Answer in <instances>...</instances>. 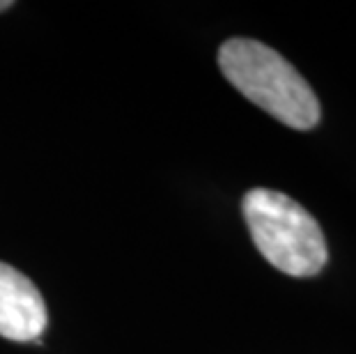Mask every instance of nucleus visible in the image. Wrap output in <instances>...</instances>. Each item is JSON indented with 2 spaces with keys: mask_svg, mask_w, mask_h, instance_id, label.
<instances>
[{
  "mask_svg": "<svg viewBox=\"0 0 356 354\" xmlns=\"http://www.w3.org/2000/svg\"><path fill=\"white\" fill-rule=\"evenodd\" d=\"M49 313L42 292L17 267L0 262V336L30 343L47 329Z\"/></svg>",
  "mask_w": 356,
  "mask_h": 354,
  "instance_id": "obj_3",
  "label": "nucleus"
},
{
  "mask_svg": "<svg viewBox=\"0 0 356 354\" xmlns=\"http://www.w3.org/2000/svg\"><path fill=\"white\" fill-rule=\"evenodd\" d=\"M218 67L248 102L278 122L299 131L313 129L320 122V102L310 83L290 60L267 44L244 37L223 42L218 49Z\"/></svg>",
  "mask_w": 356,
  "mask_h": 354,
  "instance_id": "obj_1",
  "label": "nucleus"
},
{
  "mask_svg": "<svg viewBox=\"0 0 356 354\" xmlns=\"http://www.w3.org/2000/svg\"><path fill=\"white\" fill-rule=\"evenodd\" d=\"M10 7H12V3H10V0H0V12L10 10Z\"/></svg>",
  "mask_w": 356,
  "mask_h": 354,
  "instance_id": "obj_4",
  "label": "nucleus"
},
{
  "mask_svg": "<svg viewBox=\"0 0 356 354\" xmlns=\"http://www.w3.org/2000/svg\"><path fill=\"white\" fill-rule=\"evenodd\" d=\"M241 212L257 251L278 272L308 278L327 265L329 248L320 223L290 195L251 189L241 200Z\"/></svg>",
  "mask_w": 356,
  "mask_h": 354,
  "instance_id": "obj_2",
  "label": "nucleus"
}]
</instances>
